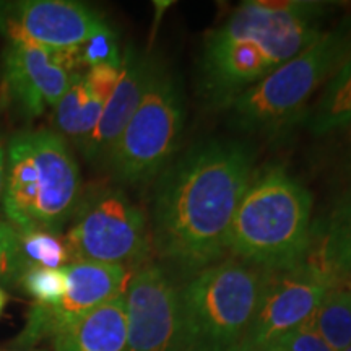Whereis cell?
I'll list each match as a JSON object with an SVG mask.
<instances>
[{
    "mask_svg": "<svg viewBox=\"0 0 351 351\" xmlns=\"http://www.w3.org/2000/svg\"><path fill=\"white\" fill-rule=\"evenodd\" d=\"M254 158L234 140H207L161 173L153 243L166 261L200 271L228 251L232 219L252 182Z\"/></svg>",
    "mask_w": 351,
    "mask_h": 351,
    "instance_id": "1",
    "label": "cell"
},
{
    "mask_svg": "<svg viewBox=\"0 0 351 351\" xmlns=\"http://www.w3.org/2000/svg\"><path fill=\"white\" fill-rule=\"evenodd\" d=\"M327 2H244L212 29L200 57V91L230 108L241 93L320 38Z\"/></svg>",
    "mask_w": 351,
    "mask_h": 351,
    "instance_id": "2",
    "label": "cell"
},
{
    "mask_svg": "<svg viewBox=\"0 0 351 351\" xmlns=\"http://www.w3.org/2000/svg\"><path fill=\"white\" fill-rule=\"evenodd\" d=\"M82 199L80 169L65 140L56 132L23 130L5 153L2 210L19 232L57 234Z\"/></svg>",
    "mask_w": 351,
    "mask_h": 351,
    "instance_id": "3",
    "label": "cell"
},
{
    "mask_svg": "<svg viewBox=\"0 0 351 351\" xmlns=\"http://www.w3.org/2000/svg\"><path fill=\"white\" fill-rule=\"evenodd\" d=\"M313 195L283 168L252 178L232 219L228 251L267 271L291 270L311 244Z\"/></svg>",
    "mask_w": 351,
    "mask_h": 351,
    "instance_id": "4",
    "label": "cell"
},
{
    "mask_svg": "<svg viewBox=\"0 0 351 351\" xmlns=\"http://www.w3.org/2000/svg\"><path fill=\"white\" fill-rule=\"evenodd\" d=\"M351 54V19L322 33L293 59L276 67L231 103L232 122L249 132H276L300 119L315 90Z\"/></svg>",
    "mask_w": 351,
    "mask_h": 351,
    "instance_id": "5",
    "label": "cell"
},
{
    "mask_svg": "<svg viewBox=\"0 0 351 351\" xmlns=\"http://www.w3.org/2000/svg\"><path fill=\"white\" fill-rule=\"evenodd\" d=\"M269 271L226 261L197 271L181 291L182 351H234L261 304Z\"/></svg>",
    "mask_w": 351,
    "mask_h": 351,
    "instance_id": "6",
    "label": "cell"
},
{
    "mask_svg": "<svg viewBox=\"0 0 351 351\" xmlns=\"http://www.w3.org/2000/svg\"><path fill=\"white\" fill-rule=\"evenodd\" d=\"M184 125L182 98L173 73L152 60L138 108L109 153L106 165L121 184L142 186L168 168Z\"/></svg>",
    "mask_w": 351,
    "mask_h": 351,
    "instance_id": "7",
    "label": "cell"
},
{
    "mask_svg": "<svg viewBox=\"0 0 351 351\" xmlns=\"http://www.w3.org/2000/svg\"><path fill=\"white\" fill-rule=\"evenodd\" d=\"M65 243L73 262L138 267L152 251L147 218L122 189L101 186L78 202Z\"/></svg>",
    "mask_w": 351,
    "mask_h": 351,
    "instance_id": "8",
    "label": "cell"
},
{
    "mask_svg": "<svg viewBox=\"0 0 351 351\" xmlns=\"http://www.w3.org/2000/svg\"><path fill=\"white\" fill-rule=\"evenodd\" d=\"M335 285L317 263L302 262L291 270L269 271L257 313L234 351L271 350L315 313Z\"/></svg>",
    "mask_w": 351,
    "mask_h": 351,
    "instance_id": "9",
    "label": "cell"
},
{
    "mask_svg": "<svg viewBox=\"0 0 351 351\" xmlns=\"http://www.w3.org/2000/svg\"><path fill=\"white\" fill-rule=\"evenodd\" d=\"M67 291L56 304L34 302L25 328L13 340L20 350H32L39 341L54 337L70 322L95 307L124 295L134 271L121 265L75 261L64 267Z\"/></svg>",
    "mask_w": 351,
    "mask_h": 351,
    "instance_id": "10",
    "label": "cell"
},
{
    "mask_svg": "<svg viewBox=\"0 0 351 351\" xmlns=\"http://www.w3.org/2000/svg\"><path fill=\"white\" fill-rule=\"evenodd\" d=\"M127 343L124 351H182L181 291L163 269L142 265L125 291Z\"/></svg>",
    "mask_w": 351,
    "mask_h": 351,
    "instance_id": "11",
    "label": "cell"
},
{
    "mask_svg": "<svg viewBox=\"0 0 351 351\" xmlns=\"http://www.w3.org/2000/svg\"><path fill=\"white\" fill-rule=\"evenodd\" d=\"M78 47L49 49L28 41H8L3 52V85L26 116L56 108L80 67Z\"/></svg>",
    "mask_w": 351,
    "mask_h": 351,
    "instance_id": "12",
    "label": "cell"
},
{
    "mask_svg": "<svg viewBox=\"0 0 351 351\" xmlns=\"http://www.w3.org/2000/svg\"><path fill=\"white\" fill-rule=\"evenodd\" d=\"M93 8L67 0L0 2V33L49 49H75L108 29Z\"/></svg>",
    "mask_w": 351,
    "mask_h": 351,
    "instance_id": "13",
    "label": "cell"
},
{
    "mask_svg": "<svg viewBox=\"0 0 351 351\" xmlns=\"http://www.w3.org/2000/svg\"><path fill=\"white\" fill-rule=\"evenodd\" d=\"M150 67V59L138 54L134 47H127L121 60L117 85L108 99L95 130L80 147L90 163H106L109 153L138 108L147 88Z\"/></svg>",
    "mask_w": 351,
    "mask_h": 351,
    "instance_id": "14",
    "label": "cell"
},
{
    "mask_svg": "<svg viewBox=\"0 0 351 351\" xmlns=\"http://www.w3.org/2000/svg\"><path fill=\"white\" fill-rule=\"evenodd\" d=\"M54 351H124L125 293L83 314L52 339Z\"/></svg>",
    "mask_w": 351,
    "mask_h": 351,
    "instance_id": "15",
    "label": "cell"
},
{
    "mask_svg": "<svg viewBox=\"0 0 351 351\" xmlns=\"http://www.w3.org/2000/svg\"><path fill=\"white\" fill-rule=\"evenodd\" d=\"M108 101L93 95L85 82V75L77 72L62 98L54 108L56 134L73 140L78 147L90 137L98 124Z\"/></svg>",
    "mask_w": 351,
    "mask_h": 351,
    "instance_id": "16",
    "label": "cell"
},
{
    "mask_svg": "<svg viewBox=\"0 0 351 351\" xmlns=\"http://www.w3.org/2000/svg\"><path fill=\"white\" fill-rule=\"evenodd\" d=\"M351 124V54L328 78L322 95L307 119L314 135L343 130Z\"/></svg>",
    "mask_w": 351,
    "mask_h": 351,
    "instance_id": "17",
    "label": "cell"
},
{
    "mask_svg": "<svg viewBox=\"0 0 351 351\" xmlns=\"http://www.w3.org/2000/svg\"><path fill=\"white\" fill-rule=\"evenodd\" d=\"M317 265L339 285H351V194L328 218Z\"/></svg>",
    "mask_w": 351,
    "mask_h": 351,
    "instance_id": "18",
    "label": "cell"
},
{
    "mask_svg": "<svg viewBox=\"0 0 351 351\" xmlns=\"http://www.w3.org/2000/svg\"><path fill=\"white\" fill-rule=\"evenodd\" d=\"M314 326L335 351L351 345V285H335L313 314Z\"/></svg>",
    "mask_w": 351,
    "mask_h": 351,
    "instance_id": "19",
    "label": "cell"
},
{
    "mask_svg": "<svg viewBox=\"0 0 351 351\" xmlns=\"http://www.w3.org/2000/svg\"><path fill=\"white\" fill-rule=\"evenodd\" d=\"M20 245L21 254L29 267L64 269L73 262L67 243L54 232H20Z\"/></svg>",
    "mask_w": 351,
    "mask_h": 351,
    "instance_id": "20",
    "label": "cell"
},
{
    "mask_svg": "<svg viewBox=\"0 0 351 351\" xmlns=\"http://www.w3.org/2000/svg\"><path fill=\"white\" fill-rule=\"evenodd\" d=\"M19 285L36 300L38 304H56L67 291V275L64 269L29 267Z\"/></svg>",
    "mask_w": 351,
    "mask_h": 351,
    "instance_id": "21",
    "label": "cell"
},
{
    "mask_svg": "<svg viewBox=\"0 0 351 351\" xmlns=\"http://www.w3.org/2000/svg\"><path fill=\"white\" fill-rule=\"evenodd\" d=\"M29 265L20 245V232L10 223L0 219V283L19 285Z\"/></svg>",
    "mask_w": 351,
    "mask_h": 351,
    "instance_id": "22",
    "label": "cell"
},
{
    "mask_svg": "<svg viewBox=\"0 0 351 351\" xmlns=\"http://www.w3.org/2000/svg\"><path fill=\"white\" fill-rule=\"evenodd\" d=\"M78 56H80V64L90 65V69L96 67V65L121 67L122 60L116 33L111 28L98 33L90 41L78 47Z\"/></svg>",
    "mask_w": 351,
    "mask_h": 351,
    "instance_id": "23",
    "label": "cell"
},
{
    "mask_svg": "<svg viewBox=\"0 0 351 351\" xmlns=\"http://www.w3.org/2000/svg\"><path fill=\"white\" fill-rule=\"evenodd\" d=\"M283 351H335L314 326L313 315L278 341Z\"/></svg>",
    "mask_w": 351,
    "mask_h": 351,
    "instance_id": "24",
    "label": "cell"
},
{
    "mask_svg": "<svg viewBox=\"0 0 351 351\" xmlns=\"http://www.w3.org/2000/svg\"><path fill=\"white\" fill-rule=\"evenodd\" d=\"M5 153H7V145L2 138H0V200H2L3 176H5Z\"/></svg>",
    "mask_w": 351,
    "mask_h": 351,
    "instance_id": "25",
    "label": "cell"
},
{
    "mask_svg": "<svg viewBox=\"0 0 351 351\" xmlns=\"http://www.w3.org/2000/svg\"><path fill=\"white\" fill-rule=\"evenodd\" d=\"M345 130V148H346V156H348L350 163H351V124L346 127Z\"/></svg>",
    "mask_w": 351,
    "mask_h": 351,
    "instance_id": "26",
    "label": "cell"
},
{
    "mask_svg": "<svg viewBox=\"0 0 351 351\" xmlns=\"http://www.w3.org/2000/svg\"><path fill=\"white\" fill-rule=\"evenodd\" d=\"M7 302H8V295L5 291H3V288L0 287V315H2L3 309H5Z\"/></svg>",
    "mask_w": 351,
    "mask_h": 351,
    "instance_id": "27",
    "label": "cell"
},
{
    "mask_svg": "<svg viewBox=\"0 0 351 351\" xmlns=\"http://www.w3.org/2000/svg\"><path fill=\"white\" fill-rule=\"evenodd\" d=\"M0 351H39V350H0Z\"/></svg>",
    "mask_w": 351,
    "mask_h": 351,
    "instance_id": "28",
    "label": "cell"
},
{
    "mask_svg": "<svg viewBox=\"0 0 351 351\" xmlns=\"http://www.w3.org/2000/svg\"><path fill=\"white\" fill-rule=\"evenodd\" d=\"M269 351H283L282 348H280V346L278 345H276V346H274V348H271V350H269Z\"/></svg>",
    "mask_w": 351,
    "mask_h": 351,
    "instance_id": "29",
    "label": "cell"
},
{
    "mask_svg": "<svg viewBox=\"0 0 351 351\" xmlns=\"http://www.w3.org/2000/svg\"><path fill=\"white\" fill-rule=\"evenodd\" d=\"M343 351H351V345L348 346V348H346V350H343Z\"/></svg>",
    "mask_w": 351,
    "mask_h": 351,
    "instance_id": "30",
    "label": "cell"
}]
</instances>
